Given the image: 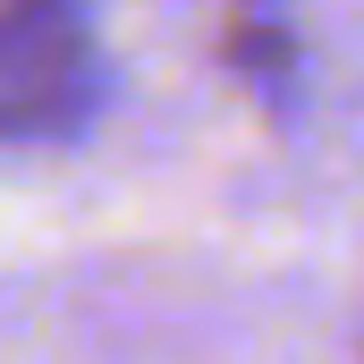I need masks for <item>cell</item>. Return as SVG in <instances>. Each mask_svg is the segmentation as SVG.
<instances>
[{
	"label": "cell",
	"instance_id": "6da1fadb",
	"mask_svg": "<svg viewBox=\"0 0 364 364\" xmlns=\"http://www.w3.org/2000/svg\"><path fill=\"white\" fill-rule=\"evenodd\" d=\"M93 102L85 0H0V136L77 127Z\"/></svg>",
	"mask_w": 364,
	"mask_h": 364
}]
</instances>
